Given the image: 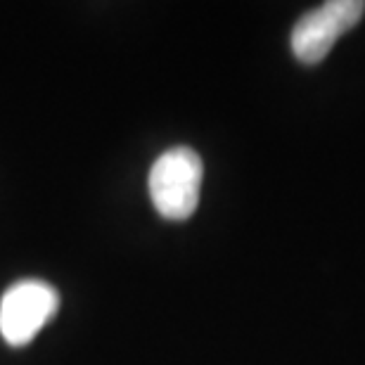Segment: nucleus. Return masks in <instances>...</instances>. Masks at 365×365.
<instances>
[{"instance_id": "f257e3e1", "label": "nucleus", "mask_w": 365, "mask_h": 365, "mask_svg": "<svg viewBox=\"0 0 365 365\" xmlns=\"http://www.w3.org/2000/svg\"><path fill=\"white\" fill-rule=\"evenodd\" d=\"M204 178L202 159L190 148H171L152 164L150 197L155 209L169 221H185L200 204Z\"/></svg>"}, {"instance_id": "f03ea898", "label": "nucleus", "mask_w": 365, "mask_h": 365, "mask_svg": "<svg viewBox=\"0 0 365 365\" xmlns=\"http://www.w3.org/2000/svg\"><path fill=\"white\" fill-rule=\"evenodd\" d=\"M365 14L363 0H330L306 12L292 29V53L306 67L323 62L341 36L359 24Z\"/></svg>"}, {"instance_id": "7ed1b4c3", "label": "nucleus", "mask_w": 365, "mask_h": 365, "mask_svg": "<svg viewBox=\"0 0 365 365\" xmlns=\"http://www.w3.org/2000/svg\"><path fill=\"white\" fill-rule=\"evenodd\" d=\"M57 289L41 280H21L12 284L0 302V332L10 346L29 344L41 327L57 313Z\"/></svg>"}]
</instances>
